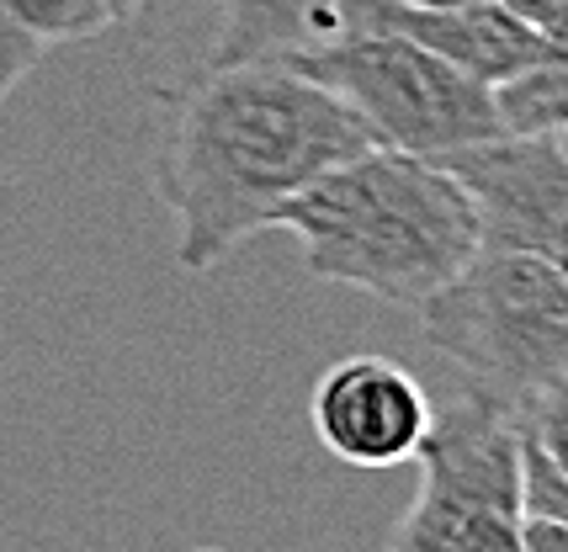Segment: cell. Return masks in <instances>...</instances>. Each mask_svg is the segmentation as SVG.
<instances>
[{
  "label": "cell",
  "mask_w": 568,
  "mask_h": 552,
  "mask_svg": "<svg viewBox=\"0 0 568 552\" xmlns=\"http://www.w3.org/2000/svg\"><path fill=\"white\" fill-rule=\"evenodd\" d=\"M367 123L293 64H207L165 96L154 192L175 218V266L213 272L341 160Z\"/></svg>",
  "instance_id": "6da1fadb"
},
{
  "label": "cell",
  "mask_w": 568,
  "mask_h": 552,
  "mask_svg": "<svg viewBox=\"0 0 568 552\" xmlns=\"http://www.w3.org/2000/svg\"><path fill=\"white\" fill-rule=\"evenodd\" d=\"M276 228L297 234L320 282L362 287L404 308H420L430 293H442L484 245L478 207L463 181L442 160L383 144L308 181L276 213Z\"/></svg>",
  "instance_id": "7a4b0ae2"
},
{
  "label": "cell",
  "mask_w": 568,
  "mask_h": 552,
  "mask_svg": "<svg viewBox=\"0 0 568 552\" xmlns=\"http://www.w3.org/2000/svg\"><path fill=\"white\" fill-rule=\"evenodd\" d=\"M420 335L499 403L568 377V276L516 251H484L415 308Z\"/></svg>",
  "instance_id": "3957f363"
},
{
  "label": "cell",
  "mask_w": 568,
  "mask_h": 552,
  "mask_svg": "<svg viewBox=\"0 0 568 552\" xmlns=\"http://www.w3.org/2000/svg\"><path fill=\"white\" fill-rule=\"evenodd\" d=\"M287 64L335 91L383 150L442 160L452 150L499 139L495 85L463 75L442 53L383 27H341L329 43Z\"/></svg>",
  "instance_id": "277c9868"
},
{
  "label": "cell",
  "mask_w": 568,
  "mask_h": 552,
  "mask_svg": "<svg viewBox=\"0 0 568 552\" xmlns=\"http://www.w3.org/2000/svg\"><path fill=\"white\" fill-rule=\"evenodd\" d=\"M420 494L388 536V552H446L473 515H520V415L468 388L430 420L420 447Z\"/></svg>",
  "instance_id": "5b68a950"
},
{
  "label": "cell",
  "mask_w": 568,
  "mask_h": 552,
  "mask_svg": "<svg viewBox=\"0 0 568 552\" xmlns=\"http://www.w3.org/2000/svg\"><path fill=\"white\" fill-rule=\"evenodd\" d=\"M478 207L484 251H516L568 276V160L558 139L499 133L442 154Z\"/></svg>",
  "instance_id": "8992f818"
},
{
  "label": "cell",
  "mask_w": 568,
  "mask_h": 552,
  "mask_svg": "<svg viewBox=\"0 0 568 552\" xmlns=\"http://www.w3.org/2000/svg\"><path fill=\"white\" fill-rule=\"evenodd\" d=\"M430 393L388 356H346L314 382V436L346 468L415 462L430 436Z\"/></svg>",
  "instance_id": "52a82bcc"
},
{
  "label": "cell",
  "mask_w": 568,
  "mask_h": 552,
  "mask_svg": "<svg viewBox=\"0 0 568 552\" xmlns=\"http://www.w3.org/2000/svg\"><path fill=\"white\" fill-rule=\"evenodd\" d=\"M346 27H383L420 49L442 53L463 75L499 85L520 75L537 53L542 32L520 22L499 0H463V6H404V0H346Z\"/></svg>",
  "instance_id": "ba28073f"
},
{
  "label": "cell",
  "mask_w": 568,
  "mask_h": 552,
  "mask_svg": "<svg viewBox=\"0 0 568 552\" xmlns=\"http://www.w3.org/2000/svg\"><path fill=\"white\" fill-rule=\"evenodd\" d=\"M346 27V0H223L207 64H287Z\"/></svg>",
  "instance_id": "9c48e42d"
},
{
  "label": "cell",
  "mask_w": 568,
  "mask_h": 552,
  "mask_svg": "<svg viewBox=\"0 0 568 552\" xmlns=\"http://www.w3.org/2000/svg\"><path fill=\"white\" fill-rule=\"evenodd\" d=\"M101 27H112L101 0H0V106L53 43Z\"/></svg>",
  "instance_id": "30bf717a"
},
{
  "label": "cell",
  "mask_w": 568,
  "mask_h": 552,
  "mask_svg": "<svg viewBox=\"0 0 568 552\" xmlns=\"http://www.w3.org/2000/svg\"><path fill=\"white\" fill-rule=\"evenodd\" d=\"M542 32V53L520 70V75L495 85V112L499 133H520V139H558L568 127V11L537 27Z\"/></svg>",
  "instance_id": "8fae6325"
},
{
  "label": "cell",
  "mask_w": 568,
  "mask_h": 552,
  "mask_svg": "<svg viewBox=\"0 0 568 552\" xmlns=\"http://www.w3.org/2000/svg\"><path fill=\"white\" fill-rule=\"evenodd\" d=\"M520 542L526 552H568V478L520 430Z\"/></svg>",
  "instance_id": "7c38bea8"
},
{
  "label": "cell",
  "mask_w": 568,
  "mask_h": 552,
  "mask_svg": "<svg viewBox=\"0 0 568 552\" xmlns=\"http://www.w3.org/2000/svg\"><path fill=\"white\" fill-rule=\"evenodd\" d=\"M499 6H510L520 22H531V27H542V22H552V17L568 11V0H499Z\"/></svg>",
  "instance_id": "4fadbf2b"
},
{
  "label": "cell",
  "mask_w": 568,
  "mask_h": 552,
  "mask_svg": "<svg viewBox=\"0 0 568 552\" xmlns=\"http://www.w3.org/2000/svg\"><path fill=\"white\" fill-rule=\"evenodd\" d=\"M139 6H144V0H101V11H106L112 22H118V17H128V11H139Z\"/></svg>",
  "instance_id": "5bb4252c"
},
{
  "label": "cell",
  "mask_w": 568,
  "mask_h": 552,
  "mask_svg": "<svg viewBox=\"0 0 568 552\" xmlns=\"http://www.w3.org/2000/svg\"><path fill=\"white\" fill-rule=\"evenodd\" d=\"M404 6H463V0H404Z\"/></svg>",
  "instance_id": "9a60e30c"
},
{
  "label": "cell",
  "mask_w": 568,
  "mask_h": 552,
  "mask_svg": "<svg viewBox=\"0 0 568 552\" xmlns=\"http://www.w3.org/2000/svg\"><path fill=\"white\" fill-rule=\"evenodd\" d=\"M558 150H564V160H568V127H564V133H558Z\"/></svg>",
  "instance_id": "2e32d148"
},
{
  "label": "cell",
  "mask_w": 568,
  "mask_h": 552,
  "mask_svg": "<svg viewBox=\"0 0 568 552\" xmlns=\"http://www.w3.org/2000/svg\"><path fill=\"white\" fill-rule=\"evenodd\" d=\"M197 552H223V548H197Z\"/></svg>",
  "instance_id": "e0dca14e"
}]
</instances>
